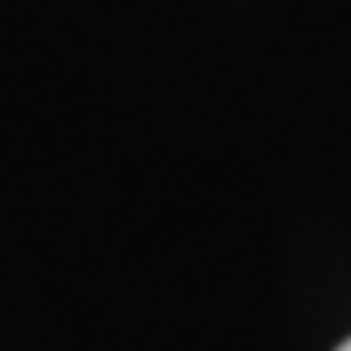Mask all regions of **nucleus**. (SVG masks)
<instances>
[{
	"label": "nucleus",
	"instance_id": "obj_1",
	"mask_svg": "<svg viewBox=\"0 0 351 351\" xmlns=\"http://www.w3.org/2000/svg\"><path fill=\"white\" fill-rule=\"evenodd\" d=\"M339 351H351V339H348V343H343V348H339Z\"/></svg>",
	"mask_w": 351,
	"mask_h": 351
}]
</instances>
